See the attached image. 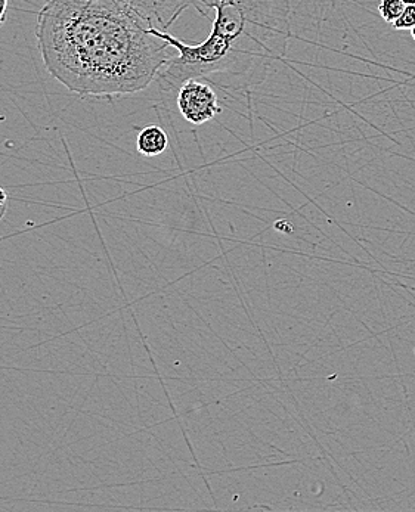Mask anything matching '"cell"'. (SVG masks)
<instances>
[{
  "mask_svg": "<svg viewBox=\"0 0 415 512\" xmlns=\"http://www.w3.org/2000/svg\"><path fill=\"white\" fill-rule=\"evenodd\" d=\"M123 0H49L36 37L46 70L80 98L145 91L173 55Z\"/></svg>",
  "mask_w": 415,
  "mask_h": 512,
  "instance_id": "1",
  "label": "cell"
},
{
  "mask_svg": "<svg viewBox=\"0 0 415 512\" xmlns=\"http://www.w3.org/2000/svg\"><path fill=\"white\" fill-rule=\"evenodd\" d=\"M201 14L221 5L234 6L250 24L263 33L288 43L290 29V0H194Z\"/></svg>",
  "mask_w": 415,
  "mask_h": 512,
  "instance_id": "2",
  "label": "cell"
},
{
  "mask_svg": "<svg viewBox=\"0 0 415 512\" xmlns=\"http://www.w3.org/2000/svg\"><path fill=\"white\" fill-rule=\"evenodd\" d=\"M178 108L188 123L200 124L215 119L222 113L218 95L212 86L200 79H190L178 89Z\"/></svg>",
  "mask_w": 415,
  "mask_h": 512,
  "instance_id": "3",
  "label": "cell"
},
{
  "mask_svg": "<svg viewBox=\"0 0 415 512\" xmlns=\"http://www.w3.org/2000/svg\"><path fill=\"white\" fill-rule=\"evenodd\" d=\"M153 26L166 31L194 0H123Z\"/></svg>",
  "mask_w": 415,
  "mask_h": 512,
  "instance_id": "4",
  "label": "cell"
},
{
  "mask_svg": "<svg viewBox=\"0 0 415 512\" xmlns=\"http://www.w3.org/2000/svg\"><path fill=\"white\" fill-rule=\"evenodd\" d=\"M169 138L159 126H148L136 138V150L144 157H157L167 150Z\"/></svg>",
  "mask_w": 415,
  "mask_h": 512,
  "instance_id": "5",
  "label": "cell"
},
{
  "mask_svg": "<svg viewBox=\"0 0 415 512\" xmlns=\"http://www.w3.org/2000/svg\"><path fill=\"white\" fill-rule=\"evenodd\" d=\"M405 3L402 0H382L379 5L380 17L383 18L386 23L393 24L405 9Z\"/></svg>",
  "mask_w": 415,
  "mask_h": 512,
  "instance_id": "6",
  "label": "cell"
},
{
  "mask_svg": "<svg viewBox=\"0 0 415 512\" xmlns=\"http://www.w3.org/2000/svg\"><path fill=\"white\" fill-rule=\"evenodd\" d=\"M393 30H413L415 27V5L405 6L401 17L392 24Z\"/></svg>",
  "mask_w": 415,
  "mask_h": 512,
  "instance_id": "7",
  "label": "cell"
},
{
  "mask_svg": "<svg viewBox=\"0 0 415 512\" xmlns=\"http://www.w3.org/2000/svg\"><path fill=\"white\" fill-rule=\"evenodd\" d=\"M6 210H8V194L5 189L0 188V220L5 216Z\"/></svg>",
  "mask_w": 415,
  "mask_h": 512,
  "instance_id": "8",
  "label": "cell"
},
{
  "mask_svg": "<svg viewBox=\"0 0 415 512\" xmlns=\"http://www.w3.org/2000/svg\"><path fill=\"white\" fill-rule=\"evenodd\" d=\"M6 11H8V0H0V29L5 26Z\"/></svg>",
  "mask_w": 415,
  "mask_h": 512,
  "instance_id": "9",
  "label": "cell"
},
{
  "mask_svg": "<svg viewBox=\"0 0 415 512\" xmlns=\"http://www.w3.org/2000/svg\"><path fill=\"white\" fill-rule=\"evenodd\" d=\"M402 2H404L405 5H415V0H402Z\"/></svg>",
  "mask_w": 415,
  "mask_h": 512,
  "instance_id": "10",
  "label": "cell"
},
{
  "mask_svg": "<svg viewBox=\"0 0 415 512\" xmlns=\"http://www.w3.org/2000/svg\"><path fill=\"white\" fill-rule=\"evenodd\" d=\"M411 34H413V39L415 40V27L413 30H411Z\"/></svg>",
  "mask_w": 415,
  "mask_h": 512,
  "instance_id": "11",
  "label": "cell"
}]
</instances>
